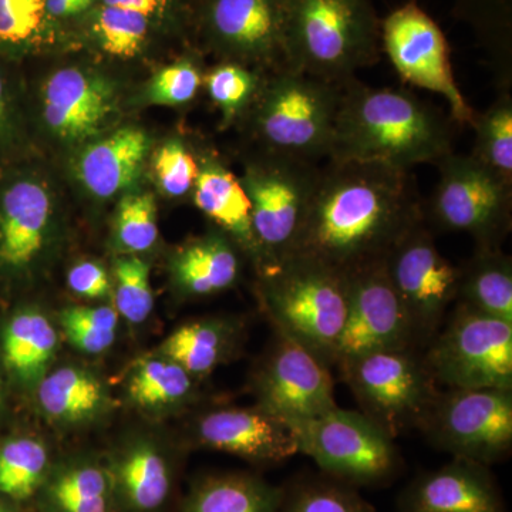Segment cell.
<instances>
[{
  "label": "cell",
  "mask_w": 512,
  "mask_h": 512,
  "mask_svg": "<svg viewBox=\"0 0 512 512\" xmlns=\"http://www.w3.org/2000/svg\"><path fill=\"white\" fill-rule=\"evenodd\" d=\"M424 220L410 171L379 163L328 161L291 255L349 276L383 262Z\"/></svg>",
  "instance_id": "6da1fadb"
},
{
  "label": "cell",
  "mask_w": 512,
  "mask_h": 512,
  "mask_svg": "<svg viewBox=\"0 0 512 512\" xmlns=\"http://www.w3.org/2000/svg\"><path fill=\"white\" fill-rule=\"evenodd\" d=\"M453 153L446 117L419 97L392 87H370L356 77L342 84L328 161L379 163L412 170L437 165Z\"/></svg>",
  "instance_id": "7a4b0ae2"
},
{
  "label": "cell",
  "mask_w": 512,
  "mask_h": 512,
  "mask_svg": "<svg viewBox=\"0 0 512 512\" xmlns=\"http://www.w3.org/2000/svg\"><path fill=\"white\" fill-rule=\"evenodd\" d=\"M382 50V22L372 0H289L286 67L343 84L372 66Z\"/></svg>",
  "instance_id": "3957f363"
},
{
  "label": "cell",
  "mask_w": 512,
  "mask_h": 512,
  "mask_svg": "<svg viewBox=\"0 0 512 512\" xmlns=\"http://www.w3.org/2000/svg\"><path fill=\"white\" fill-rule=\"evenodd\" d=\"M261 274V295L276 330L335 365L348 315L346 276L302 255L262 266Z\"/></svg>",
  "instance_id": "277c9868"
},
{
  "label": "cell",
  "mask_w": 512,
  "mask_h": 512,
  "mask_svg": "<svg viewBox=\"0 0 512 512\" xmlns=\"http://www.w3.org/2000/svg\"><path fill=\"white\" fill-rule=\"evenodd\" d=\"M340 99L342 84L288 67L269 72L249 111L262 151L313 164L328 160Z\"/></svg>",
  "instance_id": "5b68a950"
},
{
  "label": "cell",
  "mask_w": 512,
  "mask_h": 512,
  "mask_svg": "<svg viewBox=\"0 0 512 512\" xmlns=\"http://www.w3.org/2000/svg\"><path fill=\"white\" fill-rule=\"evenodd\" d=\"M298 453L311 457L325 476L350 487H375L394 480L402 467L392 437L362 412L335 409L311 419L286 421Z\"/></svg>",
  "instance_id": "8992f818"
},
{
  "label": "cell",
  "mask_w": 512,
  "mask_h": 512,
  "mask_svg": "<svg viewBox=\"0 0 512 512\" xmlns=\"http://www.w3.org/2000/svg\"><path fill=\"white\" fill-rule=\"evenodd\" d=\"M362 413L396 439L420 427L439 389L416 350H380L339 363Z\"/></svg>",
  "instance_id": "52a82bcc"
},
{
  "label": "cell",
  "mask_w": 512,
  "mask_h": 512,
  "mask_svg": "<svg viewBox=\"0 0 512 512\" xmlns=\"http://www.w3.org/2000/svg\"><path fill=\"white\" fill-rule=\"evenodd\" d=\"M447 389H512V323L458 303L423 356Z\"/></svg>",
  "instance_id": "ba28073f"
},
{
  "label": "cell",
  "mask_w": 512,
  "mask_h": 512,
  "mask_svg": "<svg viewBox=\"0 0 512 512\" xmlns=\"http://www.w3.org/2000/svg\"><path fill=\"white\" fill-rule=\"evenodd\" d=\"M437 167L431 222L470 235L477 248H501L512 227V185L471 154H448Z\"/></svg>",
  "instance_id": "9c48e42d"
},
{
  "label": "cell",
  "mask_w": 512,
  "mask_h": 512,
  "mask_svg": "<svg viewBox=\"0 0 512 512\" xmlns=\"http://www.w3.org/2000/svg\"><path fill=\"white\" fill-rule=\"evenodd\" d=\"M245 170L242 184L251 200L252 225L262 266L275 264L291 255L295 248L320 167L262 151Z\"/></svg>",
  "instance_id": "30bf717a"
},
{
  "label": "cell",
  "mask_w": 512,
  "mask_h": 512,
  "mask_svg": "<svg viewBox=\"0 0 512 512\" xmlns=\"http://www.w3.org/2000/svg\"><path fill=\"white\" fill-rule=\"evenodd\" d=\"M419 429L454 458L491 466L512 447V389H447Z\"/></svg>",
  "instance_id": "8fae6325"
},
{
  "label": "cell",
  "mask_w": 512,
  "mask_h": 512,
  "mask_svg": "<svg viewBox=\"0 0 512 512\" xmlns=\"http://www.w3.org/2000/svg\"><path fill=\"white\" fill-rule=\"evenodd\" d=\"M384 268L410 320L414 345L431 342L457 299L460 269L441 254L426 218L394 245Z\"/></svg>",
  "instance_id": "7c38bea8"
},
{
  "label": "cell",
  "mask_w": 512,
  "mask_h": 512,
  "mask_svg": "<svg viewBox=\"0 0 512 512\" xmlns=\"http://www.w3.org/2000/svg\"><path fill=\"white\" fill-rule=\"evenodd\" d=\"M382 47L404 82L440 94L453 120L471 127L476 111L458 87L446 36L416 2L400 6L383 20Z\"/></svg>",
  "instance_id": "4fadbf2b"
},
{
  "label": "cell",
  "mask_w": 512,
  "mask_h": 512,
  "mask_svg": "<svg viewBox=\"0 0 512 512\" xmlns=\"http://www.w3.org/2000/svg\"><path fill=\"white\" fill-rule=\"evenodd\" d=\"M255 393L258 407L284 421L311 419L338 406L330 366L281 332L256 375Z\"/></svg>",
  "instance_id": "5bb4252c"
},
{
  "label": "cell",
  "mask_w": 512,
  "mask_h": 512,
  "mask_svg": "<svg viewBox=\"0 0 512 512\" xmlns=\"http://www.w3.org/2000/svg\"><path fill=\"white\" fill-rule=\"evenodd\" d=\"M349 305L335 365L380 350L414 346L412 326L384 261L346 276Z\"/></svg>",
  "instance_id": "9a60e30c"
},
{
  "label": "cell",
  "mask_w": 512,
  "mask_h": 512,
  "mask_svg": "<svg viewBox=\"0 0 512 512\" xmlns=\"http://www.w3.org/2000/svg\"><path fill=\"white\" fill-rule=\"evenodd\" d=\"M289 0H210L205 26L212 43L265 72L286 67L285 35Z\"/></svg>",
  "instance_id": "2e32d148"
},
{
  "label": "cell",
  "mask_w": 512,
  "mask_h": 512,
  "mask_svg": "<svg viewBox=\"0 0 512 512\" xmlns=\"http://www.w3.org/2000/svg\"><path fill=\"white\" fill-rule=\"evenodd\" d=\"M198 443L254 464L274 466L298 454L286 421L255 409H220L204 414L195 426Z\"/></svg>",
  "instance_id": "e0dca14e"
},
{
  "label": "cell",
  "mask_w": 512,
  "mask_h": 512,
  "mask_svg": "<svg viewBox=\"0 0 512 512\" xmlns=\"http://www.w3.org/2000/svg\"><path fill=\"white\" fill-rule=\"evenodd\" d=\"M397 512H508L487 466L454 458L414 478L400 494Z\"/></svg>",
  "instance_id": "ac0fdd59"
},
{
  "label": "cell",
  "mask_w": 512,
  "mask_h": 512,
  "mask_svg": "<svg viewBox=\"0 0 512 512\" xmlns=\"http://www.w3.org/2000/svg\"><path fill=\"white\" fill-rule=\"evenodd\" d=\"M116 107L111 84L103 77L67 67L47 80L43 117L57 136L83 141L96 136Z\"/></svg>",
  "instance_id": "d6986e66"
},
{
  "label": "cell",
  "mask_w": 512,
  "mask_h": 512,
  "mask_svg": "<svg viewBox=\"0 0 512 512\" xmlns=\"http://www.w3.org/2000/svg\"><path fill=\"white\" fill-rule=\"evenodd\" d=\"M106 466L116 512H158L173 493V467L153 441L128 444Z\"/></svg>",
  "instance_id": "ffe728a7"
},
{
  "label": "cell",
  "mask_w": 512,
  "mask_h": 512,
  "mask_svg": "<svg viewBox=\"0 0 512 512\" xmlns=\"http://www.w3.org/2000/svg\"><path fill=\"white\" fill-rule=\"evenodd\" d=\"M194 202L238 248L262 266L261 251L252 225V205L242 180L221 161L205 157L194 185Z\"/></svg>",
  "instance_id": "44dd1931"
},
{
  "label": "cell",
  "mask_w": 512,
  "mask_h": 512,
  "mask_svg": "<svg viewBox=\"0 0 512 512\" xmlns=\"http://www.w3.org/2000/svg\"><path fill=\"white\" fill-rule=\"evenodd\" d=\"M52 202L42 185L20 181L0 201V264L9 268L29 265L42 251Z\"/></svg>",
  "instance_id": "7402d4cb"
},
{
  "label": "cell",
  "mask_w": 512,
  "mask_h": 512,
  "mask_svg": "<svg viewBox=\"0 0 512 512\" xmlns=\"http://www.w3.org/2000/svg\"><path fill=\"white\" fill-rule=\"evenodd\" d=\"M36 498L40 512H116L109 468L89 457L53 463Z\"/></svg>",
  "instance_id": "603a6c76"
},
{
  "label": "cell",
  "mask_w": 512,
  "mask_h": 512,
  "mask_svg": "<svg viewBox=\"0 0 512 512\" xmlns=\"http://www.w3.org/2000/svg\"><path fill=\"white\" fill-rule=\"evenodd\" d=\"M148 146L143 130L121 128L83 151L77 163L80 181L96 197H113L136 180Z\"/></svg>",
  "instance_id": "cb8c5ba5"
},
{
  "label": "cell",
  "mask_w": 512,
  "mask_h": 512,
  "mask_svg": "<svg viewBox=\"0 0 512 512\" xmlns=\"http://www.w3.org/2000/svg\"><path fill=\"white\" fill-rule=\"evenodd\" d=\"M237 249L238 245L221 231L185 245L173 261L178 289L187 296H210L231 288L241 272Z\"/></svg>",
  "instance_id": "d4e9b609"
},
{
  "label": "cell",
  "mask_w": 512,
  "mask_h": 512,
  "mask_svg": "<svg viewBox=\"0 0 512 512\" xmlns=\"http://www.w3.org/2000/svg\"><path fill=\"white\" fill-rule=\"evenodd\" d=\"M457 299L474 311L512 323V259L501 248H477L460 266Z\"/></svg>",
  "instance_id": "484cf974"
},
{
  "label": "cell",
  "mask_w": 512,
  "mask_h": 512,
  "mask_svg": "<svg viewBox=\"0 0 512 512\" xmlns=\"http://www.w3.org/2000/svg\"><path fill=\"white\" fill-rule=\"evenodd\" d=\"M282 493L252 474H217L194 484L183 512H278Z\"/></svg>",
  "instance_id": "4316f807"
},
{
  "label": "cell",
  "mask_w": 512,
  "mask_h": 512,
  "mask_svg": "<svg viewBox=\"0 0 512 512\" xmlns=\"http://www.w3.org/2000/svg\"><path fill=\"white\" fill-rule=\"evenodd\" d=\"M37 397L42 412L62 424L96 419L107 403L106 389L99 377L73 366L62 367L43 377Z\"/></svg>",
  "instance_id": "83f0119b"
},
{
  "label": "cell",
  "mask_w": 512,
  "mask_h": 512,
  "mask_svg": "<svg viewBox=\"0 0 512 512\" xmlns=\"http://www.w3.org/2000/svg\"><path fill=\"white\" fill-rule=\"evenodd\" d=\"M238 326L225 319H202L175 329L161 345V352L191 376H205L232 355Z\"/></svg>",
  "instance_id": "f1b7e54d"
},
{
  "label": "cell",
  "mask_w": 512,
  "mask_h": 512,
  "mask_svg": "<svg viewBox=\"0 0 512 512\" xmlns=\"http://www.w3.org/2000/svg\"><path fill=\"white\" fill-rule=\"evenodd\" d=\"M59 338L43 313L23 311L13 316L3 332V357L13 375L23 382L42 380L56 355Z\"/></svg>",
  "instance_id": "f546056e"
},
{
  "label": "cell",
  "mask_w": 512,
  "mask_h": 512,
  "mask_svg": "<svg viewBox=\"0 0 512 512\" xmlns=\"http://www.w3.org/2000/svg\"><path fill=\"white\" fill-rule=\"evenodd\" d=\"M49 448L32 437H18L0 446V494L15 503L32 500L52 468Z\"/></svg>",
  "instance_id": "4dcf8cb0"
},
{
  "label": "cell",
  "mask_w": 512,
  "mask_h": 512,
  "mask_svg": "<svg viewBox=\"0 0 512 512\" xmlns=\"http://www.w3.org/2000/svg\"><path fill=\"white\" fill-rule=\"evenodd\" d=\"M471 127L476 143L471 156L512 185V97L501 90L483 113H476Z\"/></svg>",
  "instance_id": "1f68e13d"
},
{
  "label": "cell",
  "mask_w": 512,
  "mask_h": 512,
  "mask_svg": "<svg viewBox=\"0 0 512 512\" xmlns=\"http://www.w3.org/2000/svg\"><path fill=\"white\" fill-rule=\"evenodd\" d=\"M194 390L192 376L167 357H151L137 366L128 383V396L146 409L187 402Z\"/></svg>",
  "instance_id": "d6a6232c"
},
{
  "label": "cell",
  "mask_w": 512,
  "mask_h": 512,
  "mask_svg": "<svg viewBox=\"0 0 512 512\" xmlns=\"http://www.w3.org/2000/svg\"><path fill=\"white\" fill-rule=\"evenodd\" d=\"M268 73L229 60L205 74V89L212 103L221 110L225 124L252 110Z\"/></svg>",
  "instance_id": "836d02e7"
},
{
  "label": "cell",
  "mask_w": 512,
  "mask_h": 512,
  "mask_svg": "<svg viewBox=\"0 0 512 512\" xmlns=\"http://www.w3.org/2000/svg\"><path fill=\"white\" fill-rule=\"evenodd\" d=\"M282 491L278 512H373L355 488L328 476L303 478Z\"/></svg>",
  "instance_id": "e575fe53"
},
{
  "label": "cell",
  "mask_w": 512,
  "mask_h": 512,
  "mask_svg": "<svg viewBox=\"0 0 512 512\" xmlns=\"http://www.w3.org/2000/svg\"><path fill=\"white\" fill-rule=\"evenodd\" d=\"M60 322L73 346L89 355H99L116 340L119 312L111 306H77L66 309L60 316Z\"/></svg>",
  "instance_id": "d590c367"
},
{
  "label": "cell",
  "mask_w": 512,
  "mask_h": 512,
  "mask_svg": "<svg viewBox=\"0 0 512 512\" xmlns=\"http://www.w3.org/2000/svg\"><path fill=\"white\" fill-rule=\"evenodd\" d=\"M114 276L117 312L134 325L143 323L154 308L150 266L138 256H123L114 264Z\"/></svg>",
  "instance_id": "8d00e7d4"
},
{
  "label": "cell",
  "mask_w": 512,
  "mask_h": 512,
  "mask_svg": "<svg viewBox=\"0 0 512 512\" xmlns=\"http://www.w3.org/2000/svg\"><path fill=\"white\" fill-rule=\"evenodd\" d=\"M97 39L104 52L130 59L140 52L148 33V18L141 13L104 5L97 15Z\"/></svg>",
  "instance_id": "74e56055"
},
{
  "label": "cell",
  "mask_w": 512,
  "mask_h": 512,
  "mask_svg": "<svg viewBox=\"0 0 512 512\" xmlns=\"http://www.w3.org/2000/svg\"><path fill=\"white\" fill-rule=\"evenodd\" d=\"M158 237L157 205L151 194H130L117 208L116 238L128 252H144Z\"/></svg>",
  "instance_id": "f35d334b"
},
{
  "label": "cell",
  "mask_w": 512,
  "mask_h": 512,
  "mask_svg": "<svg viewBox=\"0 0 512 512\" xmlns=\"http://www.w3.org/2000/svg\"><path fill=\"white\" fill-rule=\"evenodd\" d=\"M204 86V74L191 60H181L160 70L151 80L147 99L158 106L178 107L191 103Z\"/></svg>",
  "instance_id": "ab89813d"
},
{
  "label": "cell",
  "mask_w": 512,
  "mask_h": 512,
  "mask_svg": "<svg viewBox=\"0 0 512 512\" xmlns=\"http://www.w3.org/2000/svg\"><path fill=\"white\" fill-rule=\"evenodd\" d=\"M201 164L180 140L165 143L154 157L158 184L168 197L178 198L194 190Z\"/></svg>",
  "instance_id": "60d3db41"
},
{
  "label": "cell",
  "mask_w": 512,
  "mask_h": 512,
  "mask_svg": "<svg viewBox=\"0 0 512 512\" xmlns=\"http://www.w3.org/2000/svg\"><path fill=\"white\" fill-rule=\"evenodd\" d=\"M46 0H0V45L19 46L42 28Z\"/></svg>",
  "instance_id": "b9f144b4"
},
{
  "label": "cell",
  "mask_w": 512,
  "mask_h": 512,
  "mask_svg": "<svg viewBox=\"0 0 512 512\" xmlns=\"http://www.w3.org/2000/svg\"><path fill=\"white\" fill-rule=\"evenodd\" d=\"M67 284L77 295L87 299L106 298L111 292L109 275L96 262H80L67 275Z\"/></svg>",
  "instance_id": "7bdbcfd3"
},
{
  "label": "cell",
  "mask_w": 512,
  "mask_h": 512,
  "mask_svg": "<svg viewBox=\"0 0 512 512\" xmlns=\"http://www.w3.org/2000/svg\"><path fill=\"white\" fill-rule=\"evenodd\" d=\"M103 3L106 6H111V8L133 10V12L141 13V15L150 18V16L156 15L164 9L167 0H103Z\"/></svg>",
  "instance_id": "ee69618b"
},
{
  "label": "cell",
  "mask_w": 512,
  "mask_h": 512,
  "mask_svg": "<svg viewBox=\"0 0 512 512\" xmlns=\"http://www.w3.org/2000/svg\"><path fill=\"white\" fill-rule=\"evenodd\" d=\"M92 3L86 0H46V12L55 18H67L89 9Z\"/></svg>",
  "instance_id": "f6af8a7d"
},
{
  "label": "cell",
  "mask_w": 512,
  "mask_h": 512,
  "mask_svg": "<svg viewBox=\"0 0 512 512\" xmlns=\"http://www.w3.org/2000/svg\"><path fill=\"white\" fill-rule=\"evenodd\" d=\"M16 504L18 503L0 494V512H16Z\"/></svg>",
  "instance_id": "bcb514c9"
},
{
  "label": "cell",
  "mask_w": 512,
  "mask_h": 512,
  "mask_svg": "<svg viewBox=\"0 0 512 512\" xmlns=\"http://www.w3.org/2000/svg\"><path fill=\"white\" fill-rule=\"evenodd\" d=\"M5 120V87H3L2 77H0V128Z\"/></svg>",
  "instance_id": "7dc6e473"
},
{
  "label": "cell",
  "mask_w": 512,
  "mask_h": 512,
  "mask_svg": "<svg viewBox=\"0 0 512 512\" xmlns=\"http://www.w3.org/2000/svg\"><path fill=\"white\" fill-rule=\"evenodd\" d=\"M0 402H2V392H0Z\"/></svg>",
  "instance_id": "c3c4849f"
},
{
  "label": "cell",
  "mask_w": 512,
  "mask_h": 512,
  "mask_svg": "<svg viewBox=\"0 0 512 512\" xmlns=\"http://www.w3.org/2000/svg\"><path fill=\"white\" fill-rule=\"evenodd\" d=\"M86 2L93 3V0H86Z\"/></svg>",
  "instance_id": "681fc988"
}]
</instances>
